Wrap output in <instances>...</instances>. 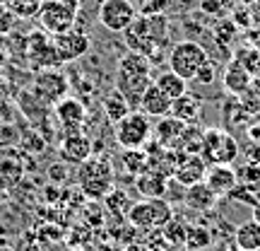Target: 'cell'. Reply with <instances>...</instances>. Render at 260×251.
Instances as JSON below:
<instances>
[{
	"instance_id": "74e56055",
	"label": "cell",
	"mask_w": 260,
	"mask_h": 251,
	"mask_svg": "<svg viewBox=\"0 0 260 251\" xmlns=\"http://www.w3.org/2000/svg\"><path fill=\"white\" fill-rule=\"evenodd\" d=\"M174 0H140L138 5V15H164L171 8Z\"/></svg>"
},
{
	"instance_id": "7c38bea8",
	"label": "cell",
	"mask_w": 260,
	"mask_h": 251,
	"mask_svg": "<svg viewBox=\"0 0 260 251\" xmlns=\"http://www.w3.org/2000/svg\"><path fill=\"white\" fill-rule=\"evenodd\" d=\"M56 111V121L60 123V128L68 133H80L82 123L87 121V106H84L77 97H65L53 106Z\"/></svg>"
},
{
	"instance_id": "5b68a950",
	"label": "cell",
	"mask_w": 260,
	"mask_h": 251,
	"mask_svg": "<svg viewBox=\"0 0 260 251\" xmlns=\"http://www.w3.org/2000/svg\"><path fill=\"white\" fill-rule=\"evenodd\" d=\"M174 217V205L167 198H142L130 205L128 220L135 230H161Z\"/></svg>"
},
{
	"instance_id": "ffe728a7",
	"label": "cell",
	"mask_w": 260,
	"mask_h": 251,
	"mask_svg": "<svg viewBox=\"0 0 260 251\" xmlns=\"http://www.w3.org/2000/svg\"><path fill=\"white\" fill-rule=\"evenodd\" d=\"M138 109L142 114H147L149 119H152V116L161 119V116H169V114H171V99H169L167 94H164L157 85H154V80H152V85L145 90L142 99H140Z\"/></svg>"
},
{
	"instance_id": "7a4b0ae2",
	"label": "cell",
	"mask_w": 260,
	"mask_h": 251,
	"mask_svg": "<svg viewBox=\"0 0 260 251\" xmlns=\"http://www.w3.org/2000/svg\"><path fill=\"white\" fill-rule=\"evenodd\" d=\"M77 186L84 198L104 201L106 193L113 188V164L104 155H92L77 167Z\"/></svg>"
},
{
	"instance_id": "ab89813d",
	"label": "cell",
	"mask_w": 260,
	"mask_h": 251,
	"mask_svg": "<svg viewBox=\"0 0 260 251\" xmlns=\"http://www.w3.org/2000/svg\"><path fill=\"white\" fill-rule=\"evenodd\" d=\"M15 143H19V130L15 123H0V150L12 148Z\"/></svg>"
},
{
	"instance_id": "b9f144b4",
	"label": "cell",
	"mask_w": 260,
	"mask_h": 251,
	"mask_svg": "<svg viewBox=\"0 0 260 251\" xmlns=\"http://www.w3.org/2000/svg\"><path fill=\"white\" fill-rule=\"evenodd\" d=\"M19 145H22V150L24 152H44L46 150V140H44V135H39V133H29L27 138H19Z\"/></svg>"
},
{
	"instance_id": "52a82bcc",
	"label": "cell",
	"mask_w": 260,
	"mask_h": 251,
	"mask_svg": "<svg viewBox=\"0 0 260 251\" xmlns=\"http://www.w3.org/2000/svg\"><path fill=\"white\" fill-rule=\"evenodd\" d=\"M152 130H154V126H152L147 114L133 109L125 119L116 123V143L121 145V150L145 148L152 140Z\"/></svg>"
},
{
	"instance_id": "2e32d148",
	"label": "cell",
	"mask_w": 260,
	"mask_h": 251,
	"mask_svg": "<svg viewBox=\"0 0 260 251\" xmlns=\"http://www.w3.org/2000/svg\"><path fill=\"white\" fill-rule=\"evenodd\" d=\"M251 82H253V75L246 70V65L239 63L236 58H229L226 65H224V70H222L224 90L229 94H234V97H241V94L251 87Z\"/></svg>"
},
{
	"instance_id": "ee69618b",
	"label": "cell",
	"mask_w": 260,
	"mask_h": 251,
	"mask_svg": "<svg viewBox=\"0 0 260 251\" xmlns=\"http://www.w3.org/2000/svg\"><path fill=\"white\" fill-rule=\"evenodd\" d=\"M246 133H248V138H251V143L260 145V121H258V119H253V121L248 123V128H246Z\"/></svg>"
},
{
	"instance_id": "1f68e13d",
	"label": "cell",
	"mask_w": 260,
	"mask_h": 251,
	"mask_svg": "<svg viewBox=\"0 0 260 251\" xmlns=\"http://www.w3.org/2000/svg\"><path fill=\"white\" fill-rule=\"evenodd\" d=\"M232 8H234L232 0H198V10H200L207 19L226 17V15L232 12Z\"/></svg>"
},
{
	"instance_id": "d6986e66",
	"label": "cell",
	"mask_w": 260,
	"mask_h": 251,
	"mask_svg": "<svg viewBox=\"0 0 260 251\" xmlns=\"http://www.w3.org/2000/svg\"><path fill=\"white\" fill-rule=\"evenodd\" d=\"M169 186V177L157 169H145L142 174L135 177V188L142 198H164Z\"/></svg>"
},
{
	"instance_id": "484cf974",
	"label": "cell",
	"mask_w": 260,
	"mask_h": 251,
	"mask_svg": "<svg viewBox=\"0 0 260 251\" xmlns=\"http://www.w3.org/2000/svg\"><path fill=\"white\" fill-rule=\"evenodd\" d=\"M212 244H214V234L210 227H205V225H188L186 239H183L186 251H207Z\"/></svg>"
},
{
	"instance_id": "d6a6232c",
	"label": "cell",
	"mask_w": 260,
	"mask_h": 251,
	"mask_svg": "<svg viewBox=\"0 0 260 251\" xmlns=\"http://www.w3.org/2000/svg\"><path fill=\"white\" fill-rule=\"evenodd\" d=\"M104 203H106V208L111 210L113 215H121V217H125L130 210V198L128 193L123 191V188H111L109 193H106V198H104Z\"/></svg>"
},
{
	"instance_id": "f1b7e54d",
	"label": "cell",
	"mask_w": 260,
	"mask_h": 251,
	"mask_svg": "<svg viewBox=\"0 0 260 251\" xmlns=\"http://www.w3.org/2000/svg\"><path fill=\"white\" fill-rule=\"evenodd\" d=\"M149 164V157L145 148H130V150H121V167L125 174H133V177H138L142 174Z\"/></svg>"
},
{
	"instance_id": "8d00e7d4",
	"label": "cell",
	"mask_w": 260,
	"mask_h": 251,
	"mask_svg": "<svg viewBox=\"0 0 260 251\" xmlns=\"http://www.w3.org/2000/svg\"><path fill=\"white\" fill-rule=\"evenodd\" d=\"M226 198H232V201H236V203H248L251 208L255 203H260L258 186H248V184H239V186L234 188V191L226 196Z\"/></svg>"
},
{
	"instance_id": "4316f807",
	"label": "cell",
	"mask_w": 260,
	"mask_h": 251,
	"mask_svg": "<svg viewBox=\"0 0 260 251\" xmlns=\"http://www.w3.org/2000/svg\"><path fill=\"white\" fill-rule=\"evenodd\" d=\"M154 85H157L159 90L167 94L171 102H174V99H178L181 94L188 92V82L183 80V77H178L176 73H171V70H164V73L154 75Z\"/></svg>"
},
{
	"instance_id": "603a6c76",
	"label": "cell",
	"mask_w": 260,
	"mask_h": 251,
	"mask_svg": "<svg viewBox=\"0 0 260 251\" xmlns=\"http://www.w3.org/2000/svg\"><path fill=\"white\" fill-rule=\"evenodd\" d=\"M239 32L241 29L234 24V19L226 15V17H219L212 22V27H210V39H214V44H217V48L222 51L226 58H232V53H229V44H232L234 39L239 37Z\"/></svg>"
},
{
	"instance_id": "5bb4252c",
	"label": "cell",
	"mask_w": 260,
	"mask_h": 251,
	"mask_svg": "<svg viewBox=\"0 0 260 251\" xmlns=\"http://www.w3.org/2000/svg\"><path fill=\"white\" fill-rule=\"evenodd\" d=\"M205 181L219 198H226L234 188L239 186V172L232 164H212V167H207Z\"/></svg>"
},
{
	"instance_id": "9a60e30c",
	"label": "cell",
	"mask_w": 260,
	"mask_h": 251,
	"mask_svg": "<svg viewBox=\"0 0 260 251\" xmlns=\"http://www.w3.org/2000/svg\"><path fill=\"white\" fill-rule=\"evenodd\" d=\"M207 167H210V164H207L200 155H183L171 179H176L181 186L188 188V186H193V184L205 181V177H207Z\"/></svg>"
},
{
	"instance_id": "bcb514c9",
	"label": "cell",
	"mask_w": 260,
	"mask_h": 251,
	"mask_svg": "<svg viewBox=\"0 0 260 251\" xmlns=\"http://www.w3.org/2000/svg\"><path fill=\"white\" fill-rule=\"evenodd\" d=\"M246 155H248V162H253V164H260V145H255V143H253Z\"/></svg>"
},
{
	"instance_id": "681fc988",
	"label": "cell",
	"mask_w": 260,
	"mask_h": 251,
	"mask_svg": "<svg viewBox=\"0 0 260 251\" xmlns=\"http://www.w3.org/2000/svg\"><path fill=\"white\" fill-rule=\"evenodd\" d=\"M226 251H241V249H239V246L234 244V246H229V249H226Z\"/></svg>"
},
{
	"instance_id": "836d02e7",
	"label": "cell",
	"mask_w": 260,
	"mask_h": 251,
	"mask_svg": "<svg viewBox=\"0 0 260 251\" xmlns=\"http://www.w3.org/2000/svg\"><path fill=\"white\" fill-rule=\"evenodd\" d=\"M41 3H44V0H8V8H10V12H12L15 17L27 19V17L39 15Z\"/></svg>"
},
{
	"instance_id": "277c9868",
	"label": "cell",
	"mask_w": 260,
	"mask_h": 251,
	"mask_svg": "<svg viewBox=\"0 0 260 251\" xmlns=\"http://www.w3.org/2000/svg\"><path fill=\"white\" fill-rule=\"evenodd\" d=\"M241 155V148L226 128H205L203 130V148L200 157L212 164H234Z\"/></svg>"
},
{
	"instance_id": "e0dca14e",
	"label": "cell",
	"mask_w": 260,
	"mask_h": 251,
	"mask_svg": "<svg viewBox=\"0 0 260 251\" xmlns=\"http://www.w3.org/2000/svg\"><path fill=\"white\" fill-rule=\"evenodd\" d=\"M152 75H128V73H116V90L125 97L130 102V106L133 109H138L140 99H142V94H145V90H147L149 85H152Z\"/></svg>"
},
{
	"instance_id": "f6af8a7d",
	"label": "cell",
	"mask_w": 260,
	"mask_h": 251,
	"mask_svg": "<svg viewBox=\"0 0 260 251\" xmlns=\"http://www.w3.org/2000/svg\"><path fill=\"white\" fill-rule=\"evenodd\" d=\"M246 39H248L251 46L260 48V24H253L251 29H246Z\"/></svg>"
},
{
	"instance_id": "4dcf8cb0",
	"label": "cell",
	"mask_w": 260,
	"mask_h": 251,
	"mask_svg": "<svg viewBox=\"0 0 260 251\" xmlns=\"http://www.w3.org/2000/svg\"><path fill=\"white\" fill-rule=\"evenodd\" d=\"M17 106H19V111L24 114L29 121H34V119H46L48 109H51V106H46L44 102H39L31 92H19Z\"/></svg>"
},
{
	"instance_id": "6da1fadb",
	"label": "cell",
	"mask_w": 260,
	"mask_h": 251,
	"mask_svg": "<svg viewBox=\"0 0 260 251\" xmlns=\"http://www.w3.org/2000/svg\"><path fill=\"white\" fill-rule=\"evenodd\" d=\"M125 46L145 56L154 65L164 58L169 44V17L167 15H138L135 22L123 32Z\"/></svg>"
},
{
	"instance_id": "9c48e42d",
	"label": "cell",
	"mask_w": 260,
	"mask_h": 251,
	"mask_svg": "<svg viewBox=\"0 0 260 251\" xmlns=\"http://www.w3.org/2000/svg\"><path fill=\"white\" fill-rule=\"evenodd\" d=\"M138 8L133 0H102L99 5V22L104 29L123 34L125 29L135 22Z\"/></svg>"
},
{
	"instance_id": "cb8c5ba5",
	"label": "cell",
	"mask_w": 260,
	"mask_h": 251,
	"mask_svg": "<svg viewBox=\"0 0 260 251\" xmlns=\"http://www.w3.org/2000/svg\"><path fill=\"white\" fill-rule=\"evenodd\" d=\"M234 244L241 251H260V225L255 220L241 222L234 230Z\"/></svg>"
},
{
	"instance_id": "f907efd6",
	"label": "cell",
	"mask_w": 260,
	"mask_h": 251,
	"mask_svg": "<svg viewBox=\"0 0 260 251\" xmlns=\"http://www.w3.org/2000/svg\"><path fill=\"white\" fill-rule=\"evenodd\" d=\"M243 5H251V3H255V0H241Z\"/></svg>"
},
{
	"instance_id": "3957f363",
	"label": "cell",
	"mask_w": 260,
	"mask_h": 251,
	"mask_svg": "<svg viewBox=\"0 0 260 251\" xmlns=\"http://www.w3.org/2000/svg\"><path fill=\"white\" fill-rule=\"evenodd\" d=\"M207 58H212L207 53V48L200 44V41H193V39H183L171 46L169 51V70L176 73L178 77H183L186 82H193L195 73L207 63Z\"/></svg>"
},
{
	"instance_id": "7bdbcfd3",
	"label": "cell",
	"mask_w": 260,
	"mask_h": 251,
	"mask_svg": "<svg viewBox=\"0 0 260 251\" xmlns=\"http://www.w3.org/2000/svg\"><path fill=\"white\" fill-rule=\"evenodd\" d=\"M12 19H15V15L10 12L8 0H0V34H5V32L12 29Z\"/></svg>"
},
{
	"instance_id": "d4e9b609",
	"label": "cell",
	"mask_w": 260,
	"mask_h": 251,
	"mask_svg": "<svg viewBox=\"0 0 260 251\" xmlns=\"http://www.w3.org/2000/svg\"><path fill=\"white\" fill-rule=\"evenodd\" d=\"M133 111V106H130V102L123 97L116 87H113L111 92L104 97V114H106V119L116 126V123L121 121V119H125L128 114Z\"/></svg>"
},
{
	"instance_id": "c3c4849f",
	"label": "cell",
	"mask_w": 260,
	"mask_h": 251,
	"mask_svg": "<svg viewBox=\"0 0 260 251\" xmlns=\"http://www.w3.org/2000/svg\"><path fill=\"white\" fill-rule=\"evenodd\" d=\"M253 217H251V220H255V222H258L260 225V203H255V205H253Z\"/></svg>"
},
{
	"instance_id": "60d3db41",
	"label": "cell",
	"mask_w": 260,
	"mask_h": 251,
	"mask_svg": "<svg viewBox=\"0 0 260 251\" xmlns=\"http://www.w3.org/2000/svg\"><path fill=\"white\" fill-rule=\"evenodd\" d=\"M239 184H248V186H258L260 184V164L248 162L246 167L239 172Z\"/></svg>"
},
{
	"instance_id": "8fae6325",
	"label": "cell",
	"mask_w": 260,
	"mask_h": 251,
	"mask_svg": "<svg viewBox=\"0 0 260 251\" xmlns=\"http://www.w3.org/2000/svg\"><path fill=\"white\" fill-rule=\"evenodd\" d=\"M53 44H56L60 63H73V61H80V58H84L89 53L92 39L87 37L84 29H80L75 24L73 29H68L63 34H56V37H53Z\"/></svg>"
},
{
	"instance_id": "ac0fdd59",
	"label": "cell",
	"mask_w": 260,
	"mask_h": 251,
	"mask_svg": "<svg viewBox=\"0 0 260 251\" xmlns=\"http://www.w3.org/2000/svg\"><path fill=\"white\" fill-rule=\"evenodd\" d=\"M217 201H219V196L207 186V181L188 186L186 193H183V205L195 210V213H210L214 205H217Z\"/></svg>"
},
{
	"instance_id": "f35d334b",
	"label": "cell",
	"mask_w": 260,
	"mask_h": 251,
	"mask_svg": "<svg viewBox=\"0 0 260 251\" xmlns=\"http://www.w3.org/2000/svg\"><path fill=\"white\" fill-rule=\"evenodd\" d=\"M214 80H217V63H214L212 58H207V63L195 73L193 82L200 85V87H210V85H214Z\"/></svg>"
},
{
	"instance_id": "7402d4cb",
	"label": "cell",
	"mask_w": 260,
	"mask_h": 251,
	"mask_svg": "<svg viewBox=\"0 0 260 251\" xmlns=\"http://www.w3.org/2000/svg\"><path fill=\"white\" fill-rule=\"evenodd\" d=\"M200 114H203V99H200L198 94H193V92L181 94L178 99L171 102V116H176L178 121L188 123V126L198 121V119H200Z\"/></svg>"
},
{
	"instance_id": "4fadbf2b",
	"label": "cell",
	"mask_w": 260,
	"mask_h": 251,
	"mask_svg": "<svg viewBox=\"0 0 260 251\" xmlns=\"http://www.w3.org/2000/svg\"><path fill=\"white\" fill-rule=\"evenodd\" d=\"M60 159H63L65 164H82V162H87V159L94 155V143L92 138H87L82 130L80 133H68V135H63V140H60Z\"/></svg>"
},
{
	"instance_id": "83f0119b",
	"label": "cell",
	"mask_w": 260,
	"mask_h": 251,
	"mask_svg": "<svg viewBox=\"0 0 260 251\" xmlns=\"http://www.w3.org/2000/svg\"><path fill=\"white\" fill-rule=\"evenodd\" d=\"M116 73H128V75H152V63L145 56H140L135 51H128L118 58L116 63Z\"/></svg>"
},
{
	"instance_id": "f546056e",
	"label": "cell",
	"mask_w": 260,
	"mask_h": 251,
	"mask_svg": "<svg viewBox=\"0 0 260 251\" xmlns=\"http://www.w3.org/2000/svg\"><path fill=\"white\" fill-rule=\"evenodd\" d=\"M253 119H255V116L246 111V106L241 104L239 97H232L229 102L224 104V121L229 123V126H246V128H248V123H251Z\"/></svg>"
},
{
	"instance_id": "ba28073f",
	"label": "cell",
	"mask_w": 260,
	"mask_h": 251,
	"mask_svg": "<svg viewBox=\"0 0 260 251\" xmlns=\"http://www.w3.org/2000/svg\"><path fill=\"white\" fill-rule=\"evenodd\" d=\"M29 92L37 97L39 102H44L46 106H56L60 99L68 97L70 92V82L58 68H48V70H39L34 73V80H31V87Z\"/></svg>"
},
{
	"instance_id": "e575fe53",
	"label": "cell",
	"mask_w": 260,
	"mask_h": 251,
	"mask_svg": "<svg viewBox=\"0 0 260 251\" xmlns=\"http://www.w3.org/2000/svg\"><path fill=\"white\" fill-rule=\"evenodd\" d=\"M241 104L246 106V111L253 114V116H260V77H253L251 87L239 97Z\"/></svg>"
},
{
	"instance_id": "8992f818",
	"label": "cell",
	"mask_w": 260,
	"mask_h": 251,
	"mask_svg": "<svg viewBox=\"0 0 260 251\" xmlns=\"http://www.w3.org/2000/svg\"><path fill=\"white\" fill-rule=\"evenodd\" d=\"M77 8H80V0H44L39 10L41 27L51 37L73 29L77 22Z\"/></svg>"
},
{
	"instance_id": "7dc6e473",
	"label": "cell",
	"mask_w": 260,
	"mask_h": 251,
	"mask_svg": "<svg viewBox=\"0 0 260 251\" xmlns=\"http://www.w3.org/2000/svg\"><path fill=\"white\" fill-rule=\"evenodd\" d=\"M8 97H10V85H8V80H5V77L0 75V104L5 102Z\"/></svg>"
},
{
	"instance_id": "30bf717a",
	"label": "cell",
	"mask_w": 260,
	"mask_h": 251,
	"mask_svg": "<svg viewBox=\"0 0 260 251\" xmlns=\"http://www.w3.org/2000/svg\"><path fill=\"white\" fill-rule=\"evenodd\" d=\"M27 58H29L31 70H37V73L60 65L53 37H46L44 32H31L27 37Z\"/></svg>"
},
{
	"instance_id": "d590c367",
	"label": "cell",
	"mask_w": 260,
	"mask_h": 251,
	"mask_svg": "<svg viewBox=\"0 0 260 251\" xmlns=\"http://www.w3.org/2000/svg\"><path fill=\"white\" fill-rule=\"evenodd\" d=\"M164 239H167L169 244H183V239H186V230H188V225L183 222V220H178V217H171L164 227Z\"/></svg>"
},
{
	"instance_id": "44dd1931",
	"label": "cell",
	"mask_w": 260,
	"mask_h": 251,
	"mask_svg": "<svg viewBox=\"0 0 260 251\" xmlns=\"http://www.w3.org/2000/svg\"><path fill=\"white\" fill-rule=\"evenodd\" d=\"M188 123L183 121H178L176 116H161L157 121V126H154V130H152V138L157 140L161 148H169V150H174V145L178 143V138L183 135V130H186Z\"/></svg>"
}]
</instances>
